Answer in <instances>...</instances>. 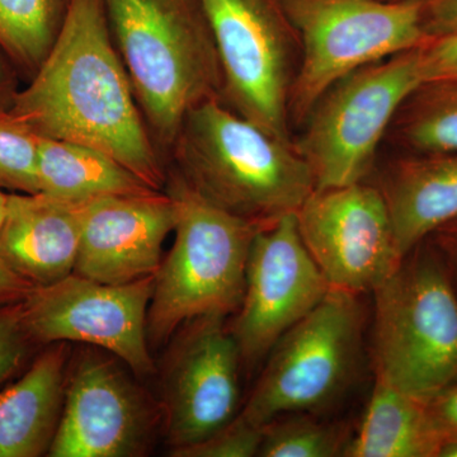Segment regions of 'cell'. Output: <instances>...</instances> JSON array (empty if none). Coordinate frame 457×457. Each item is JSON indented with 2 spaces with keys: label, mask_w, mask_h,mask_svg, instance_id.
I'll list each match as a JSON object with an SVG mask.
<instances>
[{
  "label": "cell",
  "mask_w": 457,
  "mask_h": 457,
  "mask_svg": "<svg viewBox=\"0 0 457 457\" xmlns=\"http://www.w3.org/2000/svg\"><path fill=\"white\" fill-rule=\"evenodd\" d=\"M8 111L38 137L95 147L149 187H163V168L113 44L104 0H69L53 47Z\"/></svg>",
  "instance_id": "cell-1"
},
{
  "label": "cell",
  "mask_w": 457,
  "mask_h": 457,
  "mask_svg": "<svg viewBox=\"0 0 457 457\" xmlns=\"http://www.w3.org/2000/svg\"><path fill=\"white\" fill-rule=\"evenodd\" d=\"M173 146L189 187L263 227L296 212L315 189L311 167L294 143L234 112L221 97L188 111Z\"/></svg>",
  "instance_id": "cell-2"
},
{
  "label": "cell",
  "mask_w": 457,
  "mask_h": 457,
  "mask_svg": "<svg viewBox=\"0 0 457 457\" xmlns=\"http://www.w3.org/2000/svg\"><path fill=\"white\" fill-rule=\"evenodd\" d=\"M113 42L153 134L174 145L189 110L221 97L222 74L200 0H104Z\"/></svg>",
  "instance_id": "cell-3"
},
{
  "label": "cell",
  "mask_w": 457,
  "mask_h": 457,
  "mask_svg": "<svg viewBox=\"0 0 457 457\" xmlns=\"http://www.w3.org/2000/svg\"><path fill=\"white\" fill-rule=\"evenodd\" d=\"M375 380L420 400L457 383V286L428 239L372 291Z\"/></svg>",
  "instance_id": "cell-4"
},
{
  "label": "cell",
  "mask_w": 457,
  "mask_h": 457,
  "mask_svg": "<svg viewBox=\"0 0 457 457\" xmlns=\"http://www.w3.org/2000/svg\"><path fill=\"white\" fill-rule=\"evenodd\" d=\"M170 195L176 239L156 270L147 312V338L154 345L195 319L237 312L252 243L263 228L204 200L180 177Z\"/></svg>",
  "instance_id": "cell-5"
},
{
  "label": "cell",
  "mask_w": 457,
  "mask_h": 457,
  "mask_svg": "<svg viewBox=\"0 0 457 457\" xmlns=\"http://www.w3.org/2000/svg\"><path fill=\"white\" fill-rule=\"evenodd\" d=\"M300 45L290 122L303 125L330 87L357 69L431 38L426 0H282Z\"/></svg>",
  "instance_id": "cell-6"
},
{
  "label": "cell",
  "mask_w": 457,
  "mask_h": 457,
  "mask_svg": "<svg viewBox=\"0 0 457 457\" xmlns=\"http://www.w3.org/2000/svg\"><path fill=\"white\" fill-rule=\"evenodd\" d=\"M361 296L330 288L270 350L237 414L263 428L282 414L318 413L338 402L356 381L362 360L366 311Z\"/></svg>",
  "instance_id": "cell-7"
},
{
  "label": "cell",
  "mask_w": 457,
  "mask_h": 457,
  "mask_svg": "<svg viewBox=\"0 0 457 457\" xmlns=\"http://www.w3.org/2000/svg\"><path fill=\"white\" fill-rule=\"evenodd\" d=\"M422 46L357 69L315 104L294 141L315 189L365 182L400 106L425 82Z\"/></svg>",
  "instance_id": "cell-8"
},
{
  "label": "cell",
  "mask_w": 457,
  "mask_h": 457,
  "mask_svg": "<svg viewBox=\"0 0 457 457\" xmlns=\"http://www.w3.org/2000/svg\"><path fill=\"white\" fill-rule=\"evenodd\" d=\"M200 2L220 62L222 102L293 144L288 102L300 45L282 0Z\"/></svg>",
  "instance_id": "cell-9"
},
{
  "label": "cell",
  "mask_w": 457,
  "mask_h": 457,
  "mask_svg": "<svg viewBox=\"0 0 457 457\" xmlns=\"http://www.w3.org/2000/svg\"><path fill=\"white\" fill-rule=\"evenodd\" d=\"M154 276L111 285L73 273L49 286L33 287L21 303L32 342H82L114 354L139 375L154 372L147 345V312Z\"/></svg>",
  "instance_id": "cell-10"
},
{
  "label": "cell",
  "mask_w": 457,
  "mask_h": 457,
  "mask_svg": "<svg viewBox=\"0 0 457 457\" xmlns=\"http://www.w3.org/2000/svg\"><path fill=\"white\" fill-rule=\"evenodd\" d=\"M295 215L303 245L335 290L372 293L404 257L376 186L314 189Z\"/></svg>",
  "instance_id": "cell-11"
},
{
  "label": "cell",
  "mask_w": 457,
  "mask_h": 457,
  "mask_svg": "<svg viewBox=\"0 0 457 457\" xmlns=\"http://www.w3.org/2000/svg\"><path fill=\"white\" fill-rule=\"evenodd\" d=\"M295 213L261 228L249 252L245 296L230 326L249 369L266 360L279 338L330 291L303 245Z\"/></svg>",
  "instance_id": "cell-12"
},
{
  "label": "cell",
  "mask_w": 457,
  "mask_h": 457,
  "mask_svg": "<svg viewBox=\"0 0 457 457\" xmlns=\"http://www.w3.org/2000/svg\"><path fill=\"white\" fill-rule=\"evenodd\" d=\"M222 315L189 321L165 392V429L171 453L200 444L237 416L239 345Z\"/></svg>",
  "instance_id": "cell-13"
},
{
  "label": "cell",
  "mask_w": 457,
  "mask_h": 457,
  "mask_svg": "<svg viewBox=\"0 0 457 457\" xmlns=\"http://www.w3.org/2000/svg\"><path fill=\"white\" fill-rule=\"evenodd\" d=\"M176 220L174 198L161 191L89 201L75 275L111 285L154 276Z\"/></svg>",
  "instance_id": "cell-14"
},
{
  "label": "cell",
  "mask_w": 457,
  "mask_h": 457,
  "mask_svg": "<svg viewBox=\"0 0 457 457\" xmlns=\"http://www.w3.org/2000/svg\"><path fill=\"white\" fill-rule=\"evenodd\" d=\"M147 414L128 376L87 356L66 383L64 408L47 455L129 457L145 444Z\"/></svg>",
  "instance_id": "cell-15"
},
{
  "label": "cell",
  "mask_w": 457,
  "mask_h": 457,
  "mask_svg": "<svg viewBox=\"0 0 457 457\" xmlns=\"http://www.w3.org/2000/svg\"><path fill=\"white\" fill-rule=\"evenodd\" d=\"M87 204L41 192L8 195L0 257L35 287L73 275Z\"/></svg>",
  "instance_id": "cell-16"
},
{
  "label": "cell",
  "mask_w": 457,
  "mask_h": 457,
  "mask_svg": "<svg viewBox=\"0 0 457 457\" xmlns=\"http://www.w3.org/2000/svg\"><path fill=\"white\" fill-rule=\"evenodd\" d=\"M400 253L457 219V152L411 154L393 162L380 186Z\"/></svg>",
  "instance_id": "cell-17"
},
{
  "label": "cell",
  "mask_w": 457,
  "mask_h": 457,
  "mask_svg": "<svg viewBox=\"0 0 457 457\" xmlns=\"http://www.w3.org/2000/svg\"><path fill=\"white\" fill-rule=\"evenodd\" d=\"M66 345L51 343L17 383L0 393V457L49 453L66 390Z\"/></svg>",
  "instance_id": "cell-18"
},
{
  "label": "cell",
  "mask_w": 457,
  "mask_h": 457,
  "mask_svg": "<svg viewBox=\"0 0 457 457\" xmlns=\"http://www.w3.org/2000/svg\"><path fill=\"white\" fill-rule=\"evenodd\" d=\"M444 446L426 402L375 380L368 408L345 457H438Z\"/></svg>",
  "instance_id": "cell-19"
},
{
  "label": "cell",
  "mask_w": 457,
  "mask_h": 457,
  "mask_svg": "<svg viewBox=\"0 0 457 457\" xmlns=\"http://www.w3.org/2000/svg\"><path fill=\"white\" fill-rule=\"evenodd\" d=\"M38 185L41 194L75 203L156 191L95 147L50 137H41Z\"/></svg>",
  "instance_id": "cell-20"
},
{
  "label": "cell",
  "mask_w": 457,
  "mask_h": 457,
  "mask_svg": "<svg viewBox=\"0 0 457 457\" xmlns=\"http://www.w3.org/2000/svg\"><path fill=\"white\" fill-rule=\"evenodd\" d=\"M394 140L411 154L457 152V80L418 86L394 117Z\"/></svg>",
  "instance_id": "cell-21"
},
{
  "label": "cell",
  "mask_w": 457,
  "mask_h": 457,
  "mask_svg": "<svg viewBox=\"0 0 457 457\" xmlns=\"http://www.w3.org/2000/svg\"><path fill=\"white\" fill-rule=\"evenodd\" d=\"M69 0H0V49L33 77L64 21Z\"/></svg>",
  "instance_id": "cell-22"
},
{
  "label": "cell",
  "mask_w": 457,
  "mask_h": 457,
  "mask_svg": "<svg viewBox=\"0 0 457 457\" xmlns=\"http://www.w3.org/2000/svg\"><path fill=\"white\" fill-rule=\"evenodd\" d=\"M351 432L343 423L319 420L317 413L295 411L282 414L263 427L258 456H343Z\"/></svg>",
  "instance_id": "cell-23"
},
{
  "label": "cell",
  "mask_w": 457,
  "mask_h": 457,
  "mask_svg": "<svg viewBox=\"0 0 457 457\" xmlns=\"http://www.w3.org/2000/svg\"><path fill=\"white\" fill-rule=\"evenodd\" d=\"M41 137L0 111V188L18 194H38V154Z\"/></svg>",
  "instance_id": "cell-24"
},
{
  "label": "cell",
  "mask_w": 457,
  "mask_h": 457,
  "mask_svg": "<svg viewBox=\"0 0 457 457\" xmlns=\"http://www.w3.org/2000/svg\"><path fill=\"white\" fill-rule=\"evenodd\" d=\"M263 428L251 425L237 414L220 431L194 446L176 451L179 457H253L260 453Z\"/></svg>",
  "instance_id": "cell-25"
},
{
  "label": "cell",
  "mask_w": 457,
  "mask_h": 457,
  "mask_svg": "<svg viewBox=\"0 0 457 457\" xmlns=\"http://www.w3.org/2000/svg\"><path fill=\"white\" fill-rule=\"evenodd\" d=\"M31 343L23 324L21 303L0 305V384L21 369Z\"/></svg>",
  "instance_id": "cell-26"
},
{
  "label": "cell",
  "mask_w": 457,
  "mask_h": 457,
  "mask_svg": "<svg viewBox=\"0 0 457 457\" xmlns=\"http://www.w3.org/2000/svg\"><path fill=\"white\" fill-rule=\"evenodd\" d=\"M425 82L457 80V35L431 38L422 46Z\"/></svg>",
  "instance_id": "cell-27"
},
{
  "label": "cell",
  "mask_w": 457,
  "mask_h": 457,
  "mask_svg": "<svg viewBox=\"0 0 457 457\" xmlns=\"http://www.w3.org/2000/svg\"><path fill=\"white\" fill-rule=\"evenodd\" d=\"M425 402L433 428L444 446L457 441V383Z\"/></svg>",
  "instance_id": "cell-28"
},
{
  "label": "cell",
  "mask_w": 457,
  "mask_h": 457,
  "mask_svg": "<svg viewBox=\"0 0 457 457\" xmlns=\"http://www.w3.org/2000/svg\"><path fill=\"white\" fill-rule=\"evenodd\" d=\"M425 29L429 38L457 35V0H426Z\"/></svg>",
  "instance_id": "cell-29"
},
{
  "label": "cell",
  "mask_w": 457,
  "mask_h": 457,
  "mask_svg": "<svg viewBox=\"0 0 457 457\" xmlns=\"http://www.w3.org/2000/svg\"><path fill=\"white\" fill-rule=\"evenodd\" d=\"M31 282L27 281L0 257V305H12L25 302L33 290Z\"/></svg>",
  "instance_id": "cell-30"
},
{
  "label": "cell",
  "mask_w": 457,
  "mask_h": 457,
  "mask_svg": "<svg viewBox=\"0 0 457 457\" xmlns=\"http://www.w3.org/2000/svg\"><path fill=\"white\" fill-rule=\"evenodd\" d=\"M427 239L440 252L457 286V219L433 231Z\"/></svg>",
  "instance_id": "cell-31"
},
{
  "label": "cell",
  "mask_w": 457,
  "mask_h": 457,
  "mask_svg": "<svg viewBox=\"0 0 457 457\" xmlns=\"http://www.w3.org/2000/svg\"><path fill=\"white\" fill-rule=\"evenodd\" d=\"M16 77L5 56L0 54V111H7L17 95Z\"/></svg>",
  "instance_id": "cell-32"
},
{
  "label": "cell",
  "mask_w": 457,
  "mask_h": 457,
  "mask_svg": "<svg viewBox=\"0 0 457 457\" xmlns=\"http://www.w3.org/2000/svg\"><path fill=\"white\" fill-rule=\"evenodd\" d=\"M438 457H457V441L445 445L438 453Z\"/></svg>",
  "instance_id": "cell-33"
},
{
  "label": "cell",
  "mask_w": 457,
  "mask_h": 457,
  "mask_svg": "<svg viewBox=\"0 0 457 457\" xmlns=\"http://www.w3.org/2000/svg\"><path fill=\"white\" fill-rule=\"evenodd\" d=\"M8 206V195L4 192L0 191V227H2L3 221H4L5 213H7Z\"/></svg>",
  "instance_id": "cell-34"
}]
</instances>
